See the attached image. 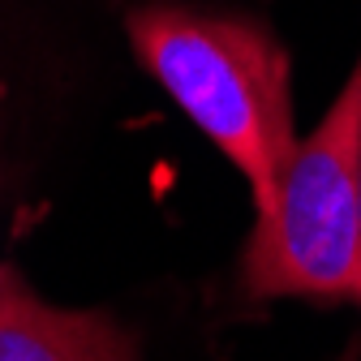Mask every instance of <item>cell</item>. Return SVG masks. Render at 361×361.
<instances>
[{
	"label": "cell",
	"mask_w": 361,
	"mask_h": 361,
	"mask_svg": "<svg viewBox=\"0 0 361 361\" xmlns=\"http://www.w3.org/2000/svg\"><path fill=\"white\" fill-rule=\"evenodd\" d=\"M129 39L151 78L241 172L254 219L271 215L297 151L293 69L280 39L258 22L180 5L138 9L129 18Z\"/></svg>",
	"instance_id": "cell-1"
},
{
	"label": "cell",
	"mask_w": 361,
	"mask_h": 361,
	"mask_svg": "<svg viewBox=\"0 0 361 361\" xmlns=\"http://www.w3.org/2000/svg\"><path fill=\"white\" fill-rule=\"evenodd\" d=\"M357 147H361V61L327 116L280 176L271 215L254 219L241 254L250 301L344 297L361 301V224H357Z\"/></svg>",
	"instance_id": "cell-2"
},
{
	"label": "cell",
	"mask_w": 361,
	"mask_h": 361,
	"mask_svg": "<svg viewBox=\"0 0 361 361\" xmlns=\"http://www.w3.org/2000/svg\"><path fill=\"white\" fill-rule=\"evenodd\" d=\"M0 361H138L129 331L99 310H61L0 271Z\"/></svg>",
	"instance_id": "cell-3"
},
{
	"label": "cell",
	"mask_w": 361,
	"mask_h": 361,
	"mask_svg": "<svg viewBox=\"0 0 361 361\" xmlns=\"http://www.w3.org/2000/svg\"><path fill=\"white\" fill-rule=\"evenodd\" d=\"M357 224H361V147H357Z\"/></svg>",
	"instance_id": "cell-4"
}]
</instances>
